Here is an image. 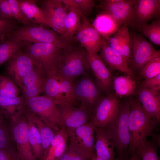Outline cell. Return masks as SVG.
Wrapping results in <instances>:
<instances>
[{
  "instance_id": "cell-1",
  "label": "cell",
  "mask_w": 160,
  "mask_h": 160,
  "mask_svg": "<svg viewBox=\"0 0 160 160\" xmlns=\"http://www.w3.org/2000/svg\"><path fill=\"white\" fill-rule=\"evenodd\" d=\"M90 68L88 52L76 39L61 52L57 66V74L72 82L88 72Z\"/></svg>"
},
{
  "instance_id": "cell-2",
  "label": "cell",
  "mask_w": 160,
  "mask_h": 160,
  "mask_svg": "<svg viewBox=\"0 0 160 160\" xmlns=\"http://www.w3.org/2000/svg\"><path fill=\"white\" fill-rule=\"evenodd\" d=\"M128 125L130 141L128 152L132 155L143 140L153 133L160 121L153 118L138 100L130 98Z\"/></svg>"
},
{
  "instance_id": "cell-3",
  "label": "cell",
  "mask_w": 160,
  "mask_h": 160,
  "mask_svg": "<svg viewBox=\"0 0 160 160\" xmlns=\"http://www.w3.org/2000/svg\"><path fill=\"white\" fill-rule=\"evenodd\" d=\"M130 109V98L121 101L117 115L103 129L116 149L115 160L129 159L128 149L130 136L128 121Z\"/></svg>"
},
{
  "instance_id": "cell-4",
  "label": "cell",
  "mask_w": 160,
  "mask_h": 160,
  "mask_svg": "<svg viewBox=\"0 0 160 160\" xmlns=\"http://www.w3.org/2000/svg\"><path fill=\"white\" fill-rule=\"evenodd\" d=\"M63 49L52 44L37 43L27 46L24 52L34 65L42 70L47 78L57 74L59 59Z\"/></svg>"
},
{
  "instance_id": "cell-5",
  "label": "cell",
  "mask_w": 160,
  "mask_h": 160,
  "mask_svg": "<svg viewBox=\"0 0 160 160\" xmlns=\"http://www.w3.org/2000/svg\"><path fill=\"white\" fill-rule=\"evenodd\" d=\"M12 34L22 40L25 47L32 44L43 43L52 44L64 48L75 39L67 40L53 30L31 23L19 27Z\"/></svg>"
},
{
  "instance_id": "cell-6",
  "label": "cell",
  "mask_w": 160,
  "mask_h": 160,
  "mask_svg": "<svg viewBox=\"0 0 160 160\" xmlns=\"http://www.w3.org/2000/svg\"><path fill=\"white\" fill-rule=\"evenodd\" d=\"M25 105L48 125L57 131L62 125L55 100L43 95L24 99Z\"/></svg>"
},
{
  "instance_id": "cell-7",
  "label": "cell",
  "mask_w": 160,
  "mask_h": 160,
  "mask_svg": "<svg viewBox=\"0 0 160 160\" xmlns=\"http://www.w3.org/2000/svg\"><path fill=\"white\" fill-rule=\"evenodd\" d=\"M130 60L132 68L141 70L151 59L160 56V52L141 35L129 33Z\"/></svg>"
},
{
  "instance_id": "cell-8",
  "label": "cell",
  "mask_w": 160,
  "mask_h": 160,
  "mask_svg": "<svg viewBox=\"0 0 160 160\" xmlns=\"http://www.w3.org/2000/svg\"><path fill=\"white\" fill-rule=\"evenodd\" d=\"M73 86L74 82L57 74L45 78L43 92L44 95L53 98L57 104L68 103L74 105L77 100Z\"/></svg>"
},
{
  "instance_id": "cell-9",
  "label": "cell",
  "mask_w": 160,
  "mask_h": 160,
  "mask_svg": "<svg viewBox=\"0 0 160 160\" xmlns=\"http://www.w3.org/2000/svg\"><path fill=\"white\" fill-rule=\"evenodd\" d=\"M10 120L12 137L21 160H38L32 153L28 138V121L24 111Z\"/></svg>"
},
{
  "instance_id": "cell-10",
  "label": "cell",
  "mask_w": 160,
  "mask_h": 160,
  "mask_svg": "<svg viewBox=\"0 0 160 160\" xmlns=\"http://www.w3.org/2000/svg\"><path fill=\"white\" fill-rule=\"evenodd\" d=\"M59 112L61 124L68 134L74 132L79 127L86 124L91 119L92 113L84 104L79 107L68 103L57 104Z\"/></svg>"
},
{
  "instance_id": "cell-11",
  "label": "cell",
  "mask_w": 160,
  "mask_h": 160,
  "mask_svg": "<svg viewBox=\"0 0 160 160\" xmlns=\"http://www.w3.org/2000/svg\"><path fill=\"white\" fill-rule=\"evenodd\" d=\"M87 73L74 82L73 91L77 101L84 104L92 113L103 96L101 95L102 91L95 80Z\"/></svg>"
},
{
  "instance_id": "cell-12",
  "label": "cell",
  "mask_w": 160,
  "mask_h": 160,
  "mask_svg": "<svg viewBox=\"0 0 160 160\" xmlns=\"http://www.w3.org/2000/svg\"><path fill=\"white\" fill-rule=\"evenodd\" d=\"M121 101L113 94L102 97L92 113V121L97 128L104 129L117 115Z\"/></svg>"
},
{
  "instance_id": "cell-13",
  "label": "cell",
  "mask_w": 160,
  "mask_h": 160,
  "mask_svg": "<svg viewBox=\"0 0 160 160\" xmlns=\"http://www.w3.org/2000/svg\"><path fill=\"white\" fill-rule=\"evenodd\" d=\"M160 15V0H135L130 25L140 30L150 20L159 18Z\"/></svg>"
},
{
  "instance_id": "cell-14",
  "label": "cell",
  "mask_w": 160,
  "mask_h": 160,
  "mask_svg": "<svg viewBox=\"0 0 160 160\" xmlns=\"http://www.w3.org/2000/svg\"><path fill=\"white\" fill-rule=\"evenodd\" d=\"M34 65L28 55L22 50L7 62L4 75L10 78L20 88L22 79Z\"/></svg>"
},
{
  "instance_id": "cell-15",
  "label": "cell",
  "mask_w": 160,
  "mask_h": 160,
  "mask_svg": "<svg viewBox=\"0 0 160 160\" xmlns=\"http://www.w3.org/2000/svg\"><path fill=\"white\" fill-rule=\"evenodd\" d=\"M135 0H105L100 7L102 12L109 15L120 25H130L131 15Z\"/></svg>"
},
{
  "instance_id": "cell-16",
  "label": "cell",
  "mask_w": 160,
  "mask_h": 160,
  "mask_svg": "<svg viewBox=\"0 0 160 160\" xmlns=\"http://www.w3.org/2000/svg\"><path fill=\"white\" fill-rule=\"evenodd\" d=\"M40 9L47 18L51 27L61 36L67 12L60 0H44Z\"/></svg>"
},
{
  "instance_id": "cell-17",
  "label": "cell",
  "mask_w": 160,
  "mask_h": 160,
  "mask_svg": "<svg viewBox=\"0 0 160 160\" xmlns=\"http://www.w3.org/2000/svg\"><path fill=\"white\" fill-rule=\"evenodd\" d=\"M81 17L80 26L76 33V40L88 52H100L101 37L87 18L83 16Z\"/></svg>"
},
{
  "instance_id": "cell-18",
  "label": "cell",
  "mask_w": 160,
  "mask_h": 160,
  "mask_svg": "<svg viewBox=\"0 0 160 160\" xmlns=\"http://www.w3.org/2000/svg\"><path fill=\"white\" fill-rule=\"evenodd\" d=\"M88 53L89 63L96 84L102 92L110 93L113 86L111 71L97 53Z\"/></svg>"
},
{
  "instance_id": "cell-19",
  "label": "cell",
  "mask_w": 160,
  "mask_h": 160,
  "mask_svg": "<svg viewBox=\"0 0 160 160\" xmlns=\"http://www.w3.org/2000/svg\"><path fill=\"white\" fill-rule=\"evenodd\" d=\"M45 78L42 70L34 65L21 81L20 89L24 99L39 95L43 92Z\"/></svg>"
},
{
  "instance_id": "cell-20",
  "label": "cell",
  "mask_w": 160,
  "mask_h": 160,
  "mask_svg": "<svg viewBox=\"0 0 160 160\" xmlns=\"http://www.w3.org/2000/svg\"><path fill=\"white\" fill-rule=\"evenodd\" d=\"M100 52L102 60L110 69L119 71L132 78L135 77L133 72L128 67L122 56L102 38Z\"/></svg>"
},
{
  "instance_id": "cell-21",
  "label": "cell",
  "mask_w": 160,
  "mask_h": 160,
  "mask_svg": "<svg viewBox=\"0 0 160 160\" xmlns=\"http://www.w3.org/2000/svg\"><path fill=\"white\" fill-rule=\"evenodd\" d=\"M96 126L90 120L74 131L75 140L91 160L96 157L95 147V133Z\"/></svg>"
},
{
  "instance_id": "cell-22",
  "label": "cell",
  "mask_w": 160,
  "mask_h": 160,
  "mask_svg": "<svg viewBox=\"0 0 160 160\" xmlns=\"http://www.w3.org/2000/svg\"><path fill=\"white\" fill-rule=\"evenodd\" d=\"M65 8L68 11L65 20L64 29L61 36L68 40L73 39L81 25L80 17L83 16L75 0H63Z\"/></svg>"
},
{
  "instance_id": "cell-23",
  "label": "cell",
  "mask_w": 160,
  "mask_h": 160,
  "mask_svg": "<svg viewBox=\"0 0 160 160\" xmlns=\"http://www.w3.org/2000/svg\"><path fill=\"white\" fill-rule=\"evenodd\" d=\"M104 39L122 56L128 65H129L130 40L128 26L122 25L113 36Z\"/></svg>"
},
{
  "instance_id": "cell-24",
  "label": "cell",
  "mask_w": 160,
  "mask_h": 160,
  "mask_svg": "<svg viewBox=\"0 0 160 160\" xmlns=\"http://www.w3.org/2000/svg\"><path fill=\"white\" fill-rule=\"evenodd\" d=\"M159 91L140 87L137 92L138 100L153 119L160 121V97Z\"/></svg>"
},
{
  "instance_id": "cell-25",
  "label": "cell",
  "mask_w": 160,
  "mask_h": 160,
  "mask_svg": "<svg viewBox=\"0 0 160 160\" xmlns=\"http://www.w3.org/2000/svg\"><path fill=\"white\" fill-rule=\"evenodd\" d=\"M24 114L33 122L39 130L42 143V159L47 151L57 131L48 125L40 117L30 110L25 105Z\"/></svg>"
},
{
  "instance_id": "cell-26",
  "label": "cell",
  "mask_w": 160,
  "mask_h": 160,
  "mask_svg": "<svg viewBox=\"0 0 160 160\" xmlns=\"http://www.w3.org/2000/svg\"><path fill=\"white\" fill-rule=\"evenodd\" d=\"M94 140L97 156L104 160H115L114 145L103 129L96 127Z\"/></svg>"
},
{
  "instance_id": "cell-27",
  "label": "cell",
  "mask_w": 160,
  "mask_h": 160,
  "mask_svg": "<svg viewBox=\"0 0 160 160\" xmlns=\"http://www.w3.org/2000/svg\"><path fill=\"white\" fill-rule=\"evenodd\" d=\"M92 26L104 39L111 37L121 26L109 15L102 11L96 16Z\"/></svg>"
},
{
  "instance_id": "cell-28",
  "label": "cell",
  "mask_w": 160,
  "mask_h": 160,
  "mask_svg": "<svg viewBox=\"0 0 160 160\" xmlns=\"http://www.w3.org/2000/svg\"><path fill=\"white\" fill-rule=\"evenodd\" d=\"M68 139L66 131L60 128L56 132L42 160H59L65 151Z\"/></svg>"
},
{
  "instance_id": "cell-29",
  "label": "cell",
  "mask_w": 160,
  "mask_h": 160,
  "mask_svg": "<svg viewBox=\"0 0 160 160\" xmlns=\"http://www.w3.org/2000/svg\"><path fill=\"white\" fill-rule=\"evenodd\" d=\"M24 16L31 23L51 27L45 16L34 0H19Z\"/></svg>"
},
{
  "instance_id": "cell-30",
  "label": "cell",
  "mask_w": 160,
  "mask_h": 160,
  "mask_svg": "<svg viewBox=\"0 0 160 160\" xmlns=\"http://www.w3.org/2000/svg\"><path fill=\"white\" fill-rule=\"evenodd\" d=\"M25 47L22 40L12 34L6 39L0 41V66Z\"/></svg>"
},
{
  "instance_id": "cell-31",
  "label": "cell",
  "mask_w": 160,
  "mask_h": 160,
  "mask_svg": "<svg viewBox=\"0 0 160 160\" xmlns=\"http://www.w3.org/2000/svg\"><path fill=\"white\" fill-rule=\"evenodd\" d=\"M24 100L22 95L12 98L0 97V109L6 118L12 119L23 112Z\"/></svg>"
},
{
  "instance_id": "cell-32",
  "label": "cell",
  "mask_w": 160,
  "mask_h": 160,
  "mask_svg": "<svg viewBox=\"0 0 160 160\" xmlns=\"http://www.w3.org/2000/svg\"><path fill=\"white\" fill-rule=\"evenodd\" d=\"M68 136L69 142L59 160H91L75 140L74 132Z\"/></svg>"
},
{
  "instance_id": "cell-33",
  "label": "cell",
  "mask_w": 160,
  "mask_h": 160,
  "mask_svg": "<svg viewBox=\"0 0 160 160\" xmlns=\"http://www.w3.org/2000/svg\"><path fill=\"white\" fill-rule=\"evenodd\" d=\"M126 75L112 77L116 95L121 97L131 95L136 90L135 82L130 76Z\"/></svg>"
},
{
  "instance_id": "cell-34",
  "label": "cell",
  "mask_w": 160,
  "mask_h": 160,
  "mask_svg": "<svg viewBox=\"0 0 160 160\" xmlns=\"http://www.w3.org/2000/svg\"><path fill=\"white\" fill-rule=\"evenodd\" d=\"M25 117L28 123L29 142L33 154L38 160H42V143L41 135L32 121L28 118Z\"/></svg>"
},
{
  "instance_id": "cell-35",
  "label": "cell",
  "mask_w": 160,
  "mask_h": 160,
  "mask_svg": "<svg viewBox=\"0 0 160 160\" xmlns=\"http://www.w3.org/2000/svg\"><path fill=\"white\" fill-rule=\"evenodd\" d=\"M157 145L152 140L148 141L145 139L142 141L135 152L141 160H159L157 152Z\"/></svg>"
},
{
  "instance_id": "cell-36",
  "label": "cell",
  "mask_w": 160,
  "mask_h": 160,
  "mask_svg": "<svg viewBox=\"0 0 160 160\" xmlns=\"http://www.w3.org/2000/svg\"><path fill=\"white\" fill-rule=\"evenodd\" d=\"M20 88L9 77L0 75V97L12 98L19 96Z\"/></svg>"
},
{
  "instance_id": "cell-37",
  "label": "cell",
  "mask_w": 160,
  "mask_h": 160,
  "mask_svg": "<svg viewBox=\"0 0 160 160\" xmlns=\"http://www.w3.org/2000/svg\"><path fill=\"white\" fill-rule=\"evenodd\" d=\"M143 34L153 43L160 45V20L156 19L150 24H146L140 28Z\"/></svg>"
},
{
  "instance_id": "cell-38",
  "label": "cell",
  "mask_w": 160,
  "mask_h": 160,
  "mask_svg": "<svg viewBox=\"0 0 160 160\" xmlns=\"http://www.w3.org/2000/svg\"><path fill=\"white\" fill-rule=\"evenodd\" d=\"M4 116L0 121V149L14 146V142L10 129V121Z\"/></svg>"
},
{
  "instance_id": "cell-39",
  "label": "cell",
  "mask_w": 160,
  "mask_h": 160,
  "mask_svg": "<svg viewBox=\"0 0 160 160\" xmlns=\"http://www.w3.org/2000/svg\"><path fill=\"white\" fill-rule=\"evenodd\" d=\"M160 74V56L150 60L141 70L140 75L143 78L154 77Z\"/></svg>"
},
{
  "instance_id": "cell-40",
  "label": "cell",
  "mask_w": 160,
  "mask_h": 160,
  "mask_svg": "<svg viewBox=\"0 0 160 160\" xmlns=\"http://www.w3.org/2000/svg\"><path fill=\"white\" fill-rule=\"evenodd\" d=\"M15 20L0 16V39L1 40L6 39L19 28Z\"/></svg>"
},
{
  "instance_id": "cell-41",
  "label": "cell",
  "mask_w": 160,
  "mask_h": 160,
  "mask_svg": "<svg viewBox=\"0 0 160 160\" xmlns=\"http://www.w3.org/2000/svg\"><path fill=\"white\" fill-rule=\"evenodd\" d=\"M8 0L14 19L16 20L23 25L29 24L31 23L24 15L21 8L19 0Z\"/></svg>"
},
{
  "instance_id": "cell-42",
  "label": "cell",
  "mask_w": 160,
  "mask_h": 160,
  "mask_svg": "<svg viewBox=\"0 0 160 160\" xmlns=\"http://www.w3.org/2000/svg\"><path fill=\"white\" fill-rule=\"evenodd\" d=\"M82 15L87 18L91 14L95 6L93 0H75Z\"/></svg>"
},
{
  "instance_id": "cell-43",
  "label": "cell",
  "mask_w": 160,
  "mask_h": 160,
  "mask_svg": "<svg viewBox=\"0 0 160 160\" xmlns=\"http://www.w3.org/2000/svg\"><path fill=\"white\" fill-rule=\"evenodd\" d=\"M0 160H22L14 146L0 149Z\"/></svg>"
},
{
  "instance_id": "cell-44",
  "label": "cell",
  "mask_w": 160,
  "mask_h": 160,
  "mask_svg": "<svg viewBox=\"0 0 160 160\" xmlns=\"http://www.w3.org/2000/svg\"><path fill=\"white\" fill-rule=\"evenodd\" d=\"M141 87L159 91L160 89V74L154 77L145 79L143 81Z\"/></svg>"
},
{
  "instance_id": "cell-45",
  "label": "cell",
  "mask_w": 160,
  "mask_h": 160,
  "mask_svg": "<svg viewBox=\"0 0 160 160\" xmlns=\"http://www.w3.org/2000/svg\"><path fill=\"white\" fill-rule=\"evenodd\" d=\"M0 16L14 19L8 0H0Z\"/></svg>"
},
{
  "instance_id": "cell-46",
  "label": "cell",
  "mask_w": 160,
  "mask_h": 160,
  "mask_svg": "<svg viewBox=\"0 0 160 160\" xmlns=\"http://www.w3.org/2000/svg\"><path fill=\"white\" fill-rule=\"evenodd\" d=\"M129 160H141L140 158L137 153L135 152Z\"/></svg>"
},
{
  "instance_id": "cell-47",
  "label": "cell",
  "mask_w": 160,
  "mask_h": 160,
  "mask_svg": "<svg viewBox=\"0 0 160 160\" xmlns=\"http://www.w3.org/2000/svg\"><path fill=\"white\" fill-rule=\"evenodd\" d=\"M4 116V115L3 111L0 109V121Z\"/></svg>"
},
{
  "instance_id": "cell-48",
  "label": "cell",
  "mask_w": 160,
  "mask_h": 160,
  "mask_svg": "<svg viewBox=\"0 0 160 160\" xmlns=\"http://www.w3.org/2000/svg\"><path fill=\"white\" fill-rule=\"evenodd\" d=\"M91 160H104L96 156V157L93 158V159H92Z\"/></svg>"
},
{
  "instance_id": "cell-49",
  "label": "cell",
  "mask_w": 160,
  "mask_h": 160,
  "mask_svg": "<svg viewBox=\"0 0 160 160\" xmlns=\"http://www.w3.org/2000/svg\"><path fill=\"white\" fill-rule=\"evenodd\" d=\"M1 40H1V39H0V41H1Z\"/></svg>"
}]
</instances>
